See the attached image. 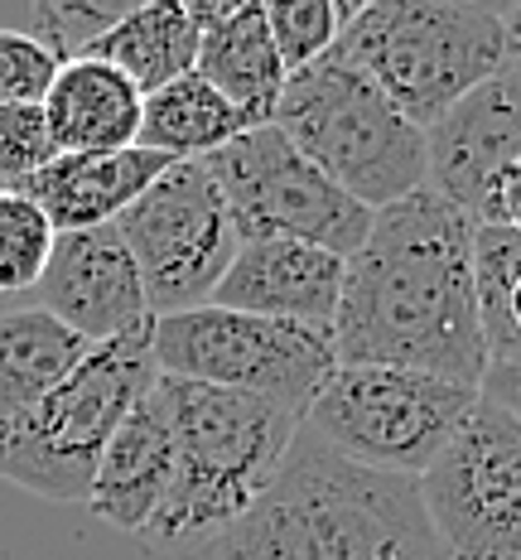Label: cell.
Masks as SVG:
<instances>
[{
	"label": "cell",
	"mask_w": 521,
	"mask_h": 560,
	"mask_svg": "<svg viewBox=\"0 0 521 560\" xmlns=\"http://www.w3.org/2000/svg\"><path fill=\"white\" fill-rule=\"evenodd\" d=\"M116 232L135 261L150 319L208 305L241 247L223 189L203 160L169 165L116 218Z\"/></svg>",
	"instance_id": "9"
},
{
	"label": "cell",
	"mask_w": 521,
	"mask_h": 560,
	"mask_svg": "<svg viewBox=\"0 0 521 560\" xmlns=\"http://www.w3.org/2000/svg\"><path fill=\"white\" fill-rule=\"evenodd\" d=\"M353 15L357 5H333V0H271L265 5V30H271V44L281 54L285 73L319 63L343 39Z\"/></svg>",
	"instance_id": "23"
},
{
	"label": "cell",
	"mask_w": 521,
	"mask_h": 560,
	"mask_svg": "<svg viewBox=\"0 0 521 560\" xmlns=\"http://www.w3.org/2000/svg\"><path fill=\"white\" fill-rule=\"evenodd\" d=\"M217 551L223 560H449L415 478L363 469L305 425L275 483Z\"/></svg>",
	"instance_id": "2"
},
{
	"label": "cell",
	"mask_w": 521,
	"mask_h": 560,
	"mask_svg": "<svg viewBox=\"0 0 521 560\" xmlns=\"http://www.w3.org/2000/svg\"><path fill=\"white\" fill-rule=\"evenodd\" d=\"M488 223H502L521 232V160L512 170L502 174V179L493 184V203H488Z\"/></svg>",
	"instance_id": "29"
},
{
	"label": "cell",
	"mask_w": 521,
	"mask_h": 560,
	"mask_svg": "<svg viewBox=\"0 0 521 560\" xmlns=\"http://www.w3.org/2000/svg\"><path fill=\"white\" fill-rule=\"evenodd\" d=\"M203 165L223 189L241 242L289 237L347 261L372 228V213L309 165L275 126H251Z\"/></svg>",
	"instance_id": "10"
},
{
	"label": "cell",
	"mask_w": 521,
	"mask_h": 560,
	"mask_svg": "<svg viewBox=\"0 0 521 560\" xmlns=\"http://www.w3.org/2000/svg\"><path fill=\"white\" fill-rule=\"evenodd\" d=\"M155 377L150 324L111 343H92L49 396H39L25 416L0 420V478L44 503H87L111 430Z\"/></svg>",
	"instance_id": "6"
},
{
	"label": "cell",
	"mask_w": 521,
	"mask_h": 560,
	"mask_svg": "<svg viewBox=\"0 0 521 560\" xmlns=\"http://www.w3.org/2000/svg\"><path fill=\"white\" fill-rule=\"evenodd\" d=\"M271 126L367 213L425 189V131L333 49L285 78Z\"/></svg>",
	"instance_id": "5"
},
{
	"label": "cell",
	"mask_w": 521,
	"mask_h": 560,
	"mask_svg": "<svg viewBox=\"0 0 521 560\" xmlns=\"http://www.w3.org/2000/svg\"><path fill=\"white\" fill-rule=\"evenodd\" d=\"M329 338L339 368H405L478 392L488 348L473 300V218L435 189L372 213L343 261Z\"/></svg>",
	"instance_id": "1"
},
{
	"label": "cell",
	"mask_w": 521,
	"mask_h": 560,
	"mask_svg": "<svg viewBox=\"0 0 521 560\" xmlns=\"http://www.w3.org/2000/svg\"><path fill=\"white\" fill-rule=\"evenodd\" d=\"M169 478H174V420L155 377L150 392L111 430L107 450L97 459V474H92L87 508L111 527L141 536L150 517L159 512V503H165Z\"/></svg>",
	"instance_id": "15"
},
{
	"label": "cell",
	"mask_w": 521,
	"mask_h": 560,
	"mask_svg": "<svg viewBox=\"0 0 521 560\" xmlns=\"http://www.w3.org/2000/svg\"><path fill=\"white\" fill-rule=\"evenodd\" d=\"M44 126L58 155H111L131 150L141 131V92L131 78L102 58L58 63L49 92L39 102Z\"/></svg>",
	"instance_id": "18"
},
{
	"label": "cell",
	"mask_w": 521,
	"mask_h": 560,
	"mask_svg": "<svg viewBox=\"0 0 521 560\" xmlns=\"http://www.w3.org/2000/svg\"><path fill=\"white\" fill-rule=\"evenodd\" d=\"M87 58L111 63L116 73L131 78V88L145 97V92L193 73V58H199V25H193V10L183 5V0L131 5L97 44H92Z\"/></svg>",
	"instance_id": "19"
},
{
	"label": "cell",
	"mask_w": 521,
	"mask_h": 560,
	"mask_svg": "<svg viewBox=\"0 0 521 560\" xmlns=\"http://www.w3.org/2000/svg\"><path fill=\"white\" fill-rule=\"evenodd\" d=\"M502 68L425 131V189L473 223H488L493 184L521 160V5L502 10Z\"/></svg>",
	"instance_id": "12"
},
{
	"label": "cell",
	"mask_w": 521,
	"mask_h": 560,
	"mask_svg": "<svg viewBox=\"0 0 521 560\" xmlns=\"http://www.w3.org/2000/svg\"><path fill=\"white\" fill-rule=\"evenodd\" d=\"M87 348L92 343L39 305L0 314V420L25 416L39 396H49L87 358Z\"/></svg>",
	"instance_id": "21"
},
{
	"label": "cell",
	"mask_w": 521,
	"mask_h": 560,
	"mask_svg": "<svg viewBox=\"0 0 521 560\" xmlns=\"http://www.w3.org/2000/svg\"><path fill=\"white\" fill-rule=\"evenodd\" d=\"M189 10L199 25L193 73L237 107L247 131L271 126L289 73L271 44V30H265V5L261 0H203Z\"/></svg>",
	"instance_id": "16"
},
{
	"label": "cell",
	"mask_w": 521,
	"mask_h": 560,
	"mask_svg": "<svg viewBox=\"0 0 521 560\" xmlns=\"http://www.w3.org/2000/svg\"><path fill=\"white\" fill-rule=\"evenodd\" d=\"M34 290H39V310H49L83 343H111L150 324L141 276H135V261L116 223L58 232Z\"/></svg>",
	"instance_id": "13"
},
{
	"label": "cell",
	"mask_w": 521,
	"mask_h": 560,
	"mask_svg": "<svg viewBox=\"0 0 521 560\" xmlns=\"http://www.w3.org/2000/svg\"><path fill=\"white\" fill-rule=\"evenodd\" d=\"M174 420V478L150 527L135 536L150 551L217 546L275 483L305 416L247 392L203 387L159 372Z\"/></svg>",
	"instance_id": "3"
},
{
	"label": "cell",
	"mask_w": 521,
	"mask_h": 560,
	"mask_svg": "<svg viewBox=\"0 0 521 560\" xmlns=\"http://www.w3.org/2000/svg\"><path fill=\"white\" fill-rule=\"evenodd\" d=\"M478 396L488 406H497V411L521 420V353L502 358V363H488V372H483V382H478Z\"/></svg>",
	"instance_id": "28"
},
{
	"label": "cell",
	"mask_w": 521,
	"mask_h": 560,
	"mask_svg": "<svg viewBox=\"0 0 521 560\" xmlns=\"http://www.w3.org/2000/svg\"><path fill=\"white\" fill-rule=\"evenodd\" d=\"M339 290H343L339 256L289 237H251L237 247L208 305L329 329L333 310H339Z\"/></svg>",
	"instance_id": "14"
},
{
	"label": "cell",
	"mask_w": 521,
	"mask_h": 560,
	"mask_svg": "<svg viewBox=\"0 0 521 560\" xmlns=\"http://www.w3.org/2000/svg\"><path fill=\"white\" fill-rule=\"evenodd\" d=\"M58 155L39 107H0V189H20Z\"/></svg>",
	"instance_id": "26"
},
{
	"label": "cell",
	"mask_w": 521,
	"mask_h": 560,
	"mask_svg": "<svg viewBox=\"0 0 521 560\" xmlns=\"http://www.w3.org/2000/svg\"><path fill=\"white\" fill-rule=\"evenodd\" d=\"M58 73V58L25 30H0V107H39Z\"/></svg>",
	"instance_id": "27"
},
{
	"label": "cell",
	"mask_w": 521,
	"mask_h": 560,
	"mask_svg": "<svg viewBox=\"0 0 521 560\" xmlns=\"http://www.w3.org/2000/svg\"><path fill=\"white\" fill-rule=\"evenodd\" d=\"M478 392L405 368H333L305 430L377 474L421 478L473 411Z\"/></svg>",
	"instance_id": "8"
},
{
	"label": "cell",
	"mask_w": 521,
	"mask_h": 560,
	"mask_svg": "<svg viewBox=\"0 0 521 560\" xmlns=\"http://www.w3.org/2000/svg\"><path fill=\"white\" fill-rule=\"evenodd\" d=\"M421 131L502 68L507 20L497 5L463 0H372L333 44Z\"/></svg>",
	"instance_id": "4"
},
{
	"label": "cell",
	"mask_w": 521,
	"mask_h": 560,
	"mask_svg": "<svg viewBox=\"0 0 521 560\" xmlns=\"http://www.w3.org/2000/svg\"><path fill=\"white\" fill-rule=\"evenodd\" d=\"M54 237L58 232L29 194L0 189V295H20V290L39 285Z\"/></svg>",
	"instance_id": "24"
},
{
	"label": "cell",
	"mask_w": 521,
	"mask_h": 560,
	"mask_svg": "<svg viewBox=\"0 0 521 560\" xmlns=\"http://www.w3.org/2000/svg\"><path fill=\"white\" fill-rule=\"evenodd\" d=\"M507 314H512V329L521 338V280H517V290H512V305H507Z\"/></svg>",
	"instance_id": "30"
},
{
	"label": "cell",
	"mask_w": 521,
	"mask_h": 560,
	"mask_svg": "<svg viewBox=\"0 0 521 560\" xmlns=\"http://www.w3.org/2000/svg\"><path fill=\"white\" fill-rule=\"evenodd\" d=\"M169 165L174 160L135 145L111 155H54L29 184H20V194L44 208L54 232L111 228Z\"/></svg>",
	"instance_id": "17"
},
{
	"label": "cell",
	"mask_w": 521,
	"mask_h": 560,
	"mask_svg": "<svg viewBox=\"0 0 521 560\" xmlns=\"http://www.w3.org/2000/svg\"><path fill=\"white\" fill-rule=\"evenodd\" d=\"M449 560H521V420L478 396L421 478Z\"/></svg>",
	"instance_id": "11"
},
{
	"label": "cell",
	"mask_w": 521,
	"mask_h": 560,
	"mask_svg": "<svg viewBox=\"0 0 521 560\" xmlns=\"http://www.w3.org/2000/svg\"><path fill=\"white\" fill-rule=\"evenodd\" d=\"M241 131H247V121H241L223 92H213L199 73H183L141 97L135 150H150V155H165L174 165H183V160L217 155Z\"/></svg>",
	"instance_id": "20"
},
{
	"label": "cell",
	"mask_w": 521,
	"mask_h": 560,
	"mask_svg": "<svg viewBox=\"0 0 521 560\" xmlns=\"http://www.w3.org/2000/svg\"><path fill=\"white\" fill-rule=\"evenodd\" d=\"M131 5H111V0H39L25 10V30L34 44H44L58 63L87 58L92 44L107 34Z\"/></svg>",
	"instance_id": "25"
},
{
	"label": "cell",
	"mask_w": 521,
	"mask_h": 560,
	"mask_svg": "<svg viewBox=\"0 0 521 560\" xmlns=\"http://www.w3.org/2000/svg\"><path fill=\"white\" fill-rule=\"evenodd\" d=\"M150 358L165 377L247 392L261 401L295 406L299 416L315 406L319 387L339 368L329 329L261 319V314H237L217 305L150 319Z\"/></svg>",
	"instance_id": "7"
},
{
	"label": "cell",
	"mask_w": 521,
	"mask_h": 560,
	"mask_svg": "<svg viewBox=\"0 0 521 560\" xmlns=\"http://www.w3.org/2000/svg\"><path fill=\"white\" fill-rule=\"evenodd\" d=\"M517 280H521V232L502 223H473V300H478L488 363L521 353V338L512 329V314H507Z\"/></svg>",
	"instance_id": "22"
}]
</instances>
